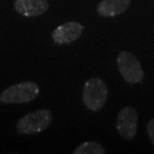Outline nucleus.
I'll return each instance as SVG.
<instances>
[{
    "label": "nucleus",
    "mask_w": 154,
    "mask_h": 154,
    "mask_svg": "<svg viewBox=\"0 0 154 154\" xmlns=\"http://www.w3.org/2000/svg\"><path fill=\"white\" fill-rule=\"evenodd\" d=\"M108 89L101 78L93 77L85 82L83 88V102L88 110L96 112L106 103Z\"/></svg>",
    "instance_id": "f03ea898"
},
{
    "label": "nucleus",
    "mask_w": 154,
    "mask_h": 154,
    "mask_svg": "<svg viewBox=\"0 0 154 154\" xmlns=\"http://www.w3.org/2000/svg\"><path fill=\"white\" fill-rule=\"evenodd\" d=\"M116 128L118 133L124 139L130 140L137 133L138 114L133 107L127 106L122 108L117 115Z\"/></svg>",
    "instance_id": "39448f33"
},
{
    "label": "nucleus",
    "mask_w": 154,
    "mask_h": 154,
    "mask_svg": "<svg viewBox=\"0 0 154 154\" xmlns=\"http://www.w3.org/2000/svg\"><path fill=\"white\" fill-rule=\"evenodd\" d=\"M52 122V113L48 109H39L18 120L16 128L19 134H37L45 130Z\"/></svg>",
    "instance_id": "7ed1b4c3"
},
{
    "label": "nucleus",
    "mask_w": 154,
    "mask_h": 154,
    "mask_svg": "<svg viewBox=\"0 0 154 154\" xmlns=\"http://www.w3.org/2000/svg\"><path fill=\"white\" fill-rule=\"evenodd\" d=\"M147 133L151 143L154 145V118L149 120L148 124H147Z\"/></svg>",
    "instance_id": "9d476101"
},
{
    "label": "nucleus",
    "mask_w": 154,
    "mask_h": 154,
    "mask_svg": "<svg viewBox=\"0 0 154 154\" xmlns=\"http://www.w3.org/2000/svg\"><path fill=\"white\" fill-rule=\"evenodd\" d=\"M131 0H102L97 5V12L101 16L114 17L127 10Z\"/></svg>",
    "instance_id": "6e6552de"
},
{
    "label": "nucleus",
    "mask_w": 154,
    "mask_h": 154,
    "mask_svg": "<svg viewBox=\"0 0 154 154\" xmlns=\"http://www.w3.org/2000/svg\"><path fill=\"white\" fill-rule=\"evenodd\" d=\"M117 66L120 74L129 84H137L144 78V72L139 60L130 52H120L117 56Z\"/></svg>",
    "instance_id": "20e7f679"
},
{
    "label": "nucleus",
    "mask_w": 154,
    "mask_h": 154,
    "mask_svg": "<svg viewBox=\"0 0 154 154\" xmlns=\"http://www.w3.org/2000/svg\"><path fill=\"white\" fill-rule=\"evenodd\" d=\"M40 93L37 83L32 81L21 82L12 85L0 94V102L3 104L27 103L34 100Z\"/></svg>",
    "instance_id": "f257e3e1"
},
{
    "label": "nucleus",
    "mask_w": 154,
    "mask_h": 154,
    "mask_svg": "<svg viewBox=\"0 0 154 154\" xmlns=\"http://www.w3.org/2000/svg\"><path fill=\"white\" fill-rule=\"evenodd\" d=\"M85 27L76 21H69L56 27L52 32V39L57 44H68L77 40Z\"/></svg>",
    "instance_id": "423d86ee"
},
{
    "label": "nucleus",
    "mask_w": 154,
    "mask_h": 154,
    "mask_svg": "<svg viewBox=\"0 0 154 154\" xmlns=\"http://www.w3.org/2000/svg\"><path fill=\"white\" fill-rule=\"evenodd\" d=\"M49 7L47 0H16L14 8L25 17H36L44 14Z\"/></svg>",
    "instance_id": "0eeeda50"
},
{
    "label": "nucleus",
    "mask_w": 154,
    "mask_h": 154,
    "mask_svg": "<svg viewBox=\"0 0 154 154\" xmlns=\"http://www.w3.org/2000/svg\"><path fill=\"white\" fill-rule=\"evenodd\" d=\"M106 151L100 143L95 141H87L77 147L74 154H104Z\"/></svg>",
    "instance_id": "1a4fd4ad"
}]
</instances>
